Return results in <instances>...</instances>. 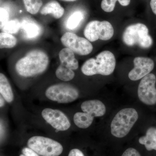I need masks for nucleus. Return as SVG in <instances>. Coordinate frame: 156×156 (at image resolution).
Segmentation results:
<instances>
[{
    "label": "nucleus",
    "instance_id": "obj_12",
    "mask_svg": "<svg viewBox=\"0 0 156 156\" xmlns=\"http://www.w3.org/2000/svg\"><path fill=\"white\" fill-rule=\"evenodd\" d=\"M134 68L128 74V77L132 81L142 79L153 70L154 63L147 57H137L134 60Z\"/></svg>",
    "mask_w": 156,
    "mask_h": 156
},
{
    "label": "nucleus",
    "instance_id": "obj_7",
    "mask_svg": "<svg viewBox=\"0 0 156 156\" xmlns=\"http://www.w3.org/2000/svg\"><path fill=\"white\" fill-rule=\"evenodd\" d=\"M45 95L49 100L59 103H71L77 100L80 95L79 90L72 85L58 83L48 87Z\"/></svg>",
    "mask_w": 156,
    "mask_h": 156
},
{
    "label": "nucleus",
    "instance_id": "obj_1",
    "mask_svg": "<svg viewBox=\"0 0 156 156\" xmlns=\"http://www.w3.org/2000/svg\"><path fill=\"white\" fill-rule=\"evenodd\" d=\"M49 58L47 53L38 49L31 50L15 65V70L19 75L30 77L41 74L47 69Z\"/></svg>",
    "mask_w": 156,
    "mask_h": 156
},
{
    "label": "nucleus",
    "instance_id": "obj_30",
    "mask_svg": "<svg viewBox=\"0 0 156 156\" xmlns=\"http://www.w3.org/2000/svg\"><path fill=\"white\" fill-rule=\"evenodd\" d=\"M5 99L2 96H1V103H0V106L1 107H2L4 105H5Z\"/></svg>",
    "mask_w": 156,
    "mask_h": 156
},
{
    "label": "nucleus",
    "instance_id": "obj_21",
    "mask_svg": "<svg viewBox=\"0 0 156 156\" xmlns=\"http://www.w3.org/2000/svg\"><path fill=\"white\" fill-rule=\"evenodd\" d=\"M21 24L17 19L9 20L1 28L2 32L9 34L17 33L20 28Z\"/></svg>",
    "mask_w": 156,
    "mask_h": 156
},
{
    "label": "nucleus",
    "instance_id": "obj_3",
    "mask_svg": "<svg viewBox=\"0 0 156 156\" xmlns=\"http://www.w3.org/2000/svg\"><path fill=\"white\" fill-rule=\"evenodd\" d=\"M81 108L83 112L76 113L73 121L76 126L82 129L89 128L95 117L103 116L106 112L104 104L97 99L85 101L81 104Z\"/></svg>",
    "mask_w": 156,
    "mask_h": 156
},
{
    "label": "nucleus",
    "instance_id": "obj_6",
    "mask_svg": "<svg viewBox=\"0 0 156 156\" xmlns=\"http://www.w3.org/2000/svg\"><path fill=\"white\" fill-rule=\"evenodd\" d=\"M28 147L41 156H58L63 148L61 144L54 140L45 136H32L27 141Z\"/></svg>",
    "mask_w": 156,
    "mask_h": 156
},
{
    "label": "nucleus",
    "instance_id": "obj_2",
    "mask_svg": "<svg viewBox=\"0 0 156 156\" xmlns=\"http://www.w3.org/2000/svg\"><path fill=\"white\" fill-rule=\"evenodd\" d=\"M115 66L114 55L106 50L99 53L96 58H90L85 62L81 67V71L87 76H109L114 71Z\"/></svg>",
    "mask_w": 156,
    "mask_h": 156
},
{
    "label": "nucleus",
    "instance_id": "obj_20",
    "mask_svg": "<svg viewBox=\"0 0 156 156\" xmlns=\"http://www.w3.org/2000/svg\"><path fill=\"white\" fill-rule=\"evenodd\" d=\"M83 17V14L81 11H75L68 19L66 22V27L69 29H75L80 24Z\"/></svg>",
    "mask_w": 156,
    "mask_h": 156
},
{
    "label": "nucleus",
    "instance_id": "obj_25",
    "mask_svg": "<svg viewBox=\"0 0 156 156\" xmlns=\"http://www.w3.org/2000/svg\"><path fill=\"white\" fill-rule=\"evenodd\" d=\"M122 156H141L138 151L134 148H129L124 151Z\"/></svg>",
    "mask_w": 156,
    "mask_h": 156
},
{
    "label": "nucleus",
    "instance_id": "obj_29",
    "mask_svg": "<svg viewBox=\"0 0 156 156\" xmlns=\"http://www.w3.org/2000/svg\"><path fill=\"white\" fill-rule=\"evenodd\" d=\"M120 5L123 6H127L130 4L131 0H118Z\"/></svg>",
    "mask_w": 156,
    "mask_h": 156
},
{
    "label": "nucleus",
    "instance_id": "obj_15",
    "mask_svg": "<svg viewBox=\"0 0 156 156\" xmlns=\"http://www.w3.org/2000/svg\"><path fill=\"white\" fill-rule=\"evenodd\" d=\"M65 10L61 5L55 1H50L43 7L41 11V14L46 15L51 14L54 18L59 19L64 14Z\"/></svg>",
    "mask_w": 156,
    "mask_h": 156
},
{
    "label": "nucleus",
    "instance_id": "obj_13",
    "mask_svg": "<svg viewBox=\"0 0 156 156\" xmlns=\"http://www.w3.org/2000/svg\"><path fill=\"white\" fill-rule=\"evenodd\" d=\"M20 24V28L27 38H35L40 36L41 33V28L40 25L33 20L26 18L21 21Z\"/></svg>",
    "mask_w": 156,
    "mask_h": 156
},
{
    "label": "nucleus",
    "instance_id": "obj_26",
    "mask_svg": "<svg viewBox=\"0 0 156 156\" xmlns=\"http://www.w3.org/2000/svg\"><path fill=\"white\" fill-rule=\"evenodd\" d=\"M22 154L19 156H40L32 149L29 147H24L22 150Z\"/></svg>",
    "mask_w": 156,
    "mask_h": 156
},
{
    "label": "nucleus",
    "instance_id": "obj_31",
    "mask_svg": "<svg viewBox=\"0 0 156 156\" xmlns=\"http://www.w3.org/2000/svg\"><path fill=\"white\" fill-rule=\"evenodd\" d=\"M61 1H65V2H75L76 0H61Z\"/></svg>",
    "mask_w": 156,
    "mask_h": 156
},
{
    "label": "nucleus",
    "instance_id": "obj_9",
    "mask_svg": "<svg viewBox=\"0 0 156 156\" xmlns=\"http://www.w3.org/2000/svg\"><path fill=\"white\" fill-rule=\"evenodd\" d=\"M156 77L154 74L150 73L141 79L137 89L140 101L147 105L156 104Z\"/></svg>",
    "mask_w": 156,
    "mask_h": 156
},
{
    "label": "nucleus",
    "instance_id": "obj_28",
    "mask_svg": "<svg viewBox=\"0 0 156 156\" xmlns=\"http://www.w3.org/2000/svg\"><path fill=\"white\" fill-rule=\"evenodd\" d=\"M150 5L152 11L156 15V0H151Z\"/></svg>",
    "mask_w": 156,
    "mask_h": 156
},
{
    "label": "nucleus",
    "instance_id": "obj_4",
    "mask_svg": "<svg viewBox=\"0 0 156 156\" xmlns=\"http://www.w3.org/2000/svg\"><path fill=\"white\" fill-rule=\"evenodd\" d=\"M138 113L135 108H126L118 112L110 125L112 135L122 138L127 136L138 119Z\"/></svg>",
    "mask_w": 156,
    "mask_h": 156
},
{
    "label": "nucleus",
    "instance_id": "obj_18",
    "mask_svg": "<svg viewBox=\"0 0 156 156\" xmlns=\"http://www.w3.org/2000/svg\"><path fill=\"white\" fill-rule=\"evenodd\" d=\"M56 75L61 80L68 82L74 78L75 74L73 70L60 64L56 70Z\"/></svg>",
    "mask_w": 156,
    "mask_h": 156
},
{
    "label": "nucleus",
    "instance_id": "obj_8",
    "mask_svg": "<svg viewBox=\"0 0 156 156\" xmlns=\"http://www.w3.org/2000/svg\"><path fill=\"white\" fill-rule=\"evenodd\" d=\"M113 27L107 21L93 20L86 26L84 31V36L90 42H94L98 39L108 41L114 35Z\"/></svg>",
    "mask_w": 156,
    "mask_h": 156
},
{
    "label": "nucleus",
    "instance_id": "obj_17",
    "mask_svg": "<svg viewBox=\"0 0 156 156\" xmlns=\"http://www.w3.org/2000/svg\"><path fill=\"white\" fill-rule=\"evenodd\" d=\"M0 93L8 103H11L14 98V94L8 79L2 73L0 74Z\"/></svg>",
    "mask_w": 156,
    "mask_h": 156
},
{
    "label": "nucleus",
    "instance_id": "obj_22",
    "mask_svg": "<svg viewBox=\"0 0 156 156\" xmlns=\"http://www.w3.org/2000/svg\"><path fill=\"white\" fill-rule=\"evenodd\" d=\"M26 10L32 14L38 12L43 5L42 0H23Z\"/></svg>",
    "mask_w": 156,
    "mask_h": 156
},
{
    "label": "nucleus",
    "instance_id": "obj_24",
    "mask_svg": "<svg viewBox=\"0 0 156 156\" xmlns=\"http://www.w3.org/2000/svg\"><path fill=\"white\" fill-rule=\"evenodd\" d=\"M9 15L8 11L4 8L0 9V26L1 28L9 21Z\"/></svg>",
    "mask_w": 156,
    "mask_h": 156
},
{
    "label": "nucleus",
    "instance_id": "obj_11",
    "mask_svg": "<svg viewBox=\"0 0 156 156\" xmlns=\"http://www.w3.org/2000/svg\"><path fill=\"white\" fill-rule=\"evenodd\" d=\"M41 115L43 119L57 131H67L70 127L68 118L61 111L46 108L42 111Z\"/></svg>",
    "mask_w": 156,
    "mask_h": 156
},
{
    "label": "nucleus",
    "instance_id": "obj_14",
    "mask_svg": "<svg viewBox=\"0 0 156 156\" xmlns=\"http://www.w3.org/2000/svg\"><path fill=\"white\" fill-rule=\"evenodd\" d=\"M74 53L69 48H63L59 52V58L60 64L73 70H75L79 67V63Z\"/></svg>",
    "mask_w": 156,
    "mask_h": 156
},
{
    "label": "nucleus",
    "instance_id": "obj_23",
    "mask_svg": "<svg viewBox=\"0 0 156 156\" xmlns=\"http://www.w3.org/2000/svg\"><path fill=\"white\" fill-rule=\"evenodd\" d=\"M118 0H102L101 8L106 12H111L114 10L116 2Z\"/></svg>",
    "mask_w": 156,
    "mask_h": 156
},
{
    "label": "nucleus",
    "instance_id": "obj_5",
    "mask_svg": "<svg viewBox=\"0 0 156 156\" xmlns=\"http://www.w3.org/2000/svg\"><path fill=\"white\" fill-rule=\"evenodd\" d=\"M122 40L127 46L137 45L144 49L150 48L153 44L152 39L149 34L148 29L141 23L128 26L123 33Z\"/></svg>",
    "mask_w": 156,
    "mask_h": 156
},
{
    "label": "nucleus",
    "instance_id": "obj_27",
    "mask_svg": "<svg viewBox=\"0 0 156 156\" xmlns=\"http://www.w3.org/2000/svg\"><path fill=\"white\" fill-rule=\"evenodd\" d=\"M68 156H85L82 151L78 149H73L71 150Z\"/></svg>",
    "mask_w": 156,
    "mask_h": 156
},
{
    "label": "nucleus",
    "instance_id": "obj_16",
    "mask_svg": "<svg viewBox=\"0 0 156 156\" xmlns=\"http://www.w3.org/2000/svg\"><path fill=\"white\" fill-rule=\"evenodd\" d=\"M138 141L147 151H156V128L151 127L148 128L145 135L140 137Z\"/></svg>",
    "mask_w": 156,
    "mask_h": 156
},
{
    "label": "nucleus",
    "instance_id": "obj_10",
    "mask_svg": "<svg viewBox=\"0 0 156 156\" xmlns=\"http://www.w3.org/2000/svg\"><path fill=\"white\" fill-rule=\"evenodd\" d=\"M61 42L66 48L81 56L88 55L93 50V46L89 41L72 33H65L61 37Z\"/></svg>",
    "mask_w": 156,
    "mask_h": 156
},
{
    "label": "nucleus",
    "instance_id": "obj_19",
    "mask_svg": "<svg viewBox=\"0 0 156 156\" xmlns=\"http://www.w3.org/2000/svg\"><path fill=\"white\" fill-rule=\"evenodd\" d=\"M17 39L11 34L2 32L0 34V47L2 48H14L17 44Z\"/></svg>",
    "mask_w": 156,
    "mask_h": 156
}]
</instances>
